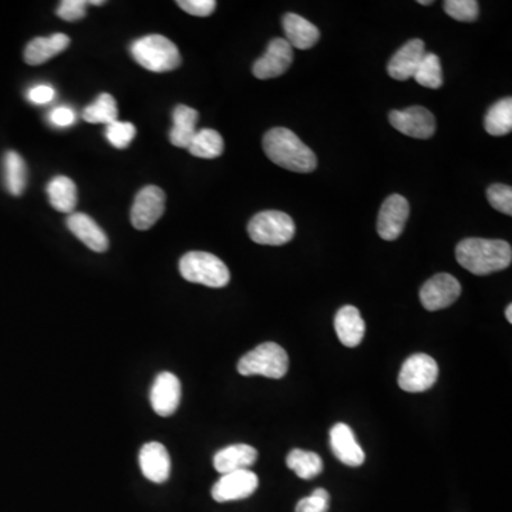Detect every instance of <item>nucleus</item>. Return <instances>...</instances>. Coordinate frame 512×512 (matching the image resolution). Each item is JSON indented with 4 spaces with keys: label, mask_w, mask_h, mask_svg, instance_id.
<instances>
[{
    "label": "nucleus",
    "mask_w": 512,
    "mask_h": 512,
    "mask_svg": "<svg viewBox=\"0 0 512 512\" xmlns=\"http://www.w3.org/2000/svg\"><path fill=\"white\" fill-rule=\"evenodd\" d=\"M455 258L464 270L482 277L507 270L512 262V250L506 241L467 238L457 245Z\"/></svg>",
    "instance_id": "f257e3e1"
},
{
    "label": "nucleus",
    "mask_w": 512,
    "mask_h": 512,
    "mask_svg": "<svg viewBox=\"0 0 512 512\" xmlns=\"http://www.w3.org/2000/svg\"><path fill=\"white\" fill-rule=\"evenodd\" d=\"M268 159L282 169L294 172H312L317 166L316 155L288 128H272L263 137Z\"/></svg>",
    "instance_id": "f03ea898"
},
{
    "label": "nucleus",
    "mask_w": 512,
    "mask_h": 512,
    "mask_svg": "<svg viewBox=\"0 0 512 512\" xmlns=\"http://www.w3.org/2000/svg\"><path fill=\"white\" fill-rule=\"evenodd\" d=\"M130 51L140 66L152 73L176 70L181 64L178 48L161 34H150L135 41Z\"/></svg>",
    "instance_id": "7ed1b4c3"
},
{
    "label": "nucleus",
    "mask_w": 512,
    "mask_h": 512,
    "mask_svg": "<svg viewBox=\"0 0 512 512\" xmlns=\"http://www.w3.org/2000/svg\"><path fill=\"white\" fill-rule=\"evenodd\" d=\"M179 273L188 282L201 283L209 288L226 287L231 279L230 270L218 256L199 251L182 256Z\"/></svg>",
    "instance_id": "20e7f679"
},
{
    "label": "nucleus",
    "mask_w": 512,
    "mask_h": 512,
    "mask_svg": "<svg viewBox=\"0 0 512 512\" xmlns=\"http://www.w3.org/2000/svg\"><path fill=\"white\" fill-rule=\"evenodd\" d=\"M289 369V358L283 347L273 342L260 344L241 358L238 371L242 376H265L282 379Z\"/></svg>",
    "instance_id": "39448f33"
},
{
    "label": "nucleus",
    "mask_w": 512,
    "mask_h": 512,
    "mask_svg": "<svg viewBox=\"0 0 512 512\" xmlns=\"http://www.w3.org/2000/svg\"><path fill=\"white\" fill-rule=\"evenodd\" d=\"M295 231L294 219L280 211H262L248 224L251 240L260 245H285L294 240Z\"/></svg>",
    "instance_id": "423d86ee"
},
{
    "label": "nucleus",
    "mask_w": 512,
    "mask_h": 512,
    "mask_svg": "<svg viewBox=\"0 0 512 512\" xmlns=\"http://www.w3.org/2000/svg\"><path fill=\"white\" fill-rule=\"evenodd\" d=\"M438 379V364L425 353L413 354L401 366L398 386L407 393H423L432 389Z\"/></svg>",
    "instance_id": "0eeeda50"
},
{
    "label": "nucleus",
    "mask_w": 512,
    "mask_h": 512,
    "mask_svg": "<svg viewBox=\"0 0 512 512\" xmlns=\"http://www.w3.org/2000/svg\"><path fill=\"white\" fill-rule=\"evenodd\" d=\"M166 209V194L160 187L140 189L132 206V224L135 230L147 231L161 218Z\"/></svg>",
    "instance_id": "6e6552de"
},
{
    "label": "nucleus",
    "mask_w": 512,
    "mask_h": 512,
    "mask_svg": "<svg viewBox=\"0 0 512 512\" xmlns=\"http://www.w3.org/2000/svg\"><path fill=\"white\" fill-rule=\"evenodd\" d=\"M389 122L401 134L413 139L427 140L435 133V117L422 105H413L406 110H393Z\"/></svg>",
    "instance_id": "1a4fd4ad"
},
{
    "label": "nucleus",
    "mask_w": 512,
    "mask_h": 512,
    "mask_svg": "<svg viewBox=\"0 0 512 512\" xmlns=\"http://www.w3.org/2000/svg\"><path fill=\"white\" fill-rule=\"evenodd\" d=\"M462 295V285L450 273H438L430 278L420 289V300L430 312L452 306Z\"/></svg>",
    "instance_id": "9d476101"
},
{
    "label": "nucleus",
    "mask_w": 512,
    "mask_h": 512,
    "mask_svg": "<svg viewBox=\"0 0 512 512\" xmlns=\"http://www.w3.org/2000/svg\"><path fill=\"white\" fill-rule=\"evenodd\" d=\"M258 486L260 479L255 472L241 470L224 474L213 487L211 496L216 502L240 501L252 496Z\"/></svg>",
    "instance_id": "9b49d317"
},
{
    "label": "nucleus",
    "mask_w": 512,
    "mask_h": 512,
    "mask_svg": "<svg viewBox=\"0 0 512 512\" xmlns=\"http://www.w3.org/2000/svg\"><path fill=\"white\" fill-rule=\"evenodd\" d=\"M294 61V49L285 39H273L262 58L253 63V76L261 80L282 76Z\"/></svg>",
    "instance_id": "f8f14e48"
},
{
    "label": "nucleus",
    "mask_w": 512,
    "mask_h": 512,
    "mask_svg": "<svg viewBox=\"0 0 512 512\" xmlns=\"http://www.w3.org/2000/svg\"><path fill=\"white\" fill-rule=\"evenodd\" d=\"M410 215V206L405 197L393 194L384 201L378 218V233L381 240H398L405 231L406 223Z\"/></svg>",
    "instance_id": "ddd939ff"
},
{
    "label": "nucleus",
    "mask_w": 512,
    "mask_h": 512,
    "mask_svg": "<svg viewBox=\"0 0 512 512\" xmlns=\"http://www.w3.org/2000/svg\"><path fill=\"white\" fill-rule=\"evenodd\" d=\"M150 401L157 415L169 417L176 413L181 401V383L176 374L162 371L152 383Z\"/></svg>",
    "instance_id": "4468645a"
},
{
    "label": "nucleus",
    "mask_w": 512,
    "mask_h": 512,
    "mask_svg": "<svg viewBox=\"0 0 512 512\" xmlns=\"http://www.w3.org/2000/svg\"><path fill=\"white\" fill-rule=\"evenodd\" d=\"M139 462L142 475L154 484H164L169 479L171 459L161 443L151 442L142 445Z\"/></svg>",
    "instance_id": "2eb2a0df"
},
{
    "label": "nucleus",
    "mask_w": 512,
    "mask_h": 512,
    "mask_svg": "<svg viewBox=\"0 0 512 512\" xmlns=\"http://www.w3.org/2000/svg\"><path fill=\"white\" fill-rule=\"evenodd\" d=\"M425 53L427 51H425V41L420 39L407 41L403 48L396 51L395 56L389 61V76L400 81L415 78L418 64L422 63Z\"/></svg>",
    "instance_id": "dca6fc26"
},
{
    "label": "nucleus",
    "mask_w": 512,
    "mask_h": 512,
    "mask_svg": "<svg viewBox=\"0 0 512 512\" xmlns=\"http://www.w3.org/2000/svg\"><path fill=\"white\" fill-rule=\"evenodd\" d=\"M331 447L336 459L349 467H361L366 459L352 428L343 423H337L332 427Z\"/></svg>",
    "instance_id": "f3484780"
},
{
    "label": "nucleus",
    "mask_w": 512,
    "mask_h": 512,
    "mask_svg": "<svg viewBox=\"0 0 512 512\" xmlns=\"http://www.w3.org/2000/svg\"><path fill=\"white\" fill-rule=\"evenodd\" d=\"M69 230L95 252H105L108 250V238L105 231L98 226L95 219L87 214L73 213L68 218Z\"/></svg>",
    "instance_id": "a211bd4d"
},
{
    "label": "nucleus",
    "mask_w": 512,
    "mask_h": 512,
    "mask_svg": "<svg viewBox=\"0 0 512 512\" xmlns=\"http://www.w3.org/2000/svg\"><path fill=\"white\" fill-rule=\"evenodd\" d=\"M334 331L342 344L346 347H358L366 332V324L358 307L346 305L337 310L334 316Z\"/></svg>",
    "instance_id": "6ab92c4d"
},
{
    "label": "nucleus",
    "mask_w": 512,
    "mask_h": 512,
    "mask_svg": "<svg viewBox=\"0 0 512 512\" xmlns=\"http://www.w3.org/2000/svg\"><path fill=\"white\" fill-rule=\"evenodd\" d=\"M258 460V452L252 445L233 444L219 450L214 455V467L219 474L250 470Z\"/></svg>",
    "instance_id": "aec40b11"
},
{
    "label": "nucleus",
    "mask_w": 512,
    "mask_h": 512,
    "mask_svg": "<svg viewBox=\"0 0 512 512\" xmlns=\"http://www.w3.org/2000/svg\"><path fill=\"white\" fill-rule=\"evenodd\" d=\"M283 31L287 34L285 41L292 46V49L307 50L314 48L319 41L320 32L314 23H310L305 17L299 14H287L282 19Z\"/></svg>",
    "instance_id": "412c9836"
},
{
    "label": "nucleus",
    "mask_w": 512,
    "mask_h": 512,
    "mask_svg": "<svg viewBox=\"0 0 512 512\" xmlns=\"http://www.w3.org/2000/svg\"><path fill=\"white\" fill-rule=\"evenodd\" d=\"M69 44L70 39L63 33H54L49 38L33 39L24 49V60L31 66H39L66 50Z\"/></svg>",
    "instance_id": "4be33fe9"
},
{
    "label": "nucleus",
    "mask_w": 512,
    "mask_h": 512,
    "mask_svg": "<svg viewBox=\"0 0 512 512\" xmlns=\"http://www.w3.org/2000/svg\"><path fill=\"white\" fill-rule=\"evenodd\" d=\"M174 127L169 132L171 144L179 149H188L189 142L194 139L198 123V112L188 105H177L172 112Z\"/></svg>",
    "instance_id": "5701e85b"
},
{
    "label": "nucleus",
    "mask_w": 512,
    "mask_h": 512,
    "mask_svg": "<svg viewBox=\"0 0 512 512\" xmlns=\"http://www.w3.org/2000/svg\"><path fill=\"white\" fill-rule=\"evenodd\" d=\"M48 196L51 206L59 213L73 214L78 206V188L69 177H54L48 184Z\"/></svg>",
    "instance_id": "b1692460"
},
{
    "label": "nucleus",
    "mask_w": 512,
    "mask_h": 512,
    "mask_svg": "<svg viewBox=\"0 0 512 512\" xmlns=\"http://www.w3.org/2000/svg\"><path fill=\"white\" fill-rule=\"evenodd\" d=\"M5 187L12 196L23 194L27 184L26 162L16 151H7L4 159Z\"/></svg>",
    "instance_id": "393cba45"
},
{
    "label": "nucleus",
    "mask_w": 512,
    "mask_h": 512,
    "mask_svg": "<svg viewBox=\"0 0 512 512\" xmlns=\"http://www.w3.org/2000/svg\"><path fill=\"white\" fill-rule=\"evenodd\" d=\"M187 150L198 159H216L224 152V140L215 130L203 128L196 133Z\"/></svg>",
    "instance_id": "a878e982"
},
{
    "label": "nucleus",
    "mask_w": 512,
    "mask_h": 512,
    "mask_svg": "<svg viewBox=\"0 0 512 512\" xmlns=\"http://www.w3.org/2000/svg\"><path fill=\"white\" fill-rule=\"evenodd\" d=\"M287 465L302 480H312L324 471V462L316 453L295 448L288 454Z\"/></svg>",
    "instance_id": "bb28decb"
},
{
    "label": "nucleus",
    "mask_w": 512,
    "mask_h": 512,
    "mask_svg": "<svg viewBox=\"0 0 512 512\" xmlns=\"http://www.w3.org/2000/svg\"><path fill=\"white\" fill-rule=\"evenodd\" d=\"M484 127L489 134L501 137L509 134L512 130V100L502 98L492 105L484 118Z\"/></svg>",
    "instance_id": "cd10ccee"
},
{
    "label": "nucleus",
    "mask_w": 512,
    "mask_h": 512,
    "mask_svg": "<svg viewBox=\"0 0 512 512\" xmlns=\"http://www.w3.org/2000/svg\"><path fill=\"white\" fill-rule=\"evenodd\" d=\"M118 110L114 97L107 93L98 96L93 105H87L83 112V118L90 124H112L117 122Z\"/></svg>",
    "instance_id": "c85d7f7f"
},
{
    "label": "nucleus",
    "mask_w": 512,
    "mask_h": 512,
    "mask_svg": "<svg viewBox=\"0 0 512 512\" xmlns=\"http://www.w3.org/2000/svg\"><path fill=\"white\" fill-rule=\"evenodd\" d=\"M416 81L423 87L440 88L443 86L442 63L437 54L425 53L422 63L418 64L415 75Z\"/></svg>",
    "instance_id": "c756f323"
},
{
    "label": "nucleus",
    "mask_w": 512,
    "mask_h": 512,
    "mask_svg": "<svg viewBox=\"0 0 512 512\" xmlns=\"http://www.w3.org/2000/svg\"><path fill=\"white\" fill-rule=\"evenodd\" d=\"M444 11L454 21L474 22L479 19L480 5L475 0H447Z\"/></svg>",
    "instance_id": "7c9ffc66"
},
{
    "label": "nucleus",
    "mask_w": 512,
    "mask_h": 512,
    "mask_svg": "<svg viewBox=\"0 0 512 512\" xmlns=\"http://www.w3.org/2000/svg\"><path fill=\"white\" fill-rule=\"evenodd\" d=\"M134 124L132 123L114 122L112 124L105 125V137L108 142L115 147V149H127L130 142L135 137Z\"/></svg>",
    "instance_id": "2f4dec72"
},
{
    "label": "nucleus",
    "mask_w": 512,
    "mask_h": 512,
    "mask_svg": "<svg viewBox=\"0 0 512 512\" xmlns=\"http://www.w3.org/2000/svg\"><path fill=\"white\" fill-rule=\"evenodd\" d=\"M487 198L492 208L499 213L512 215V189L504 184H494L487 189Z\"/></svg>",
    "instance_id": "473e14b6"
},
{
    "label": "nucleus",
    "mask_w": 512,
    "mask_h": 512,
    "mask_svg": "<svg viewBox=\"0 0 512 512\" xmlns=\"http://www.w3.org/2000/svg\"><path fill=\"white\" fill-rule=\"evenodd\" d=\"M331 496L325 489H315L309 497L297 502L295 512H327Z\"/></svg>",
    "instance_id": "72a5a7b5"
},
{
    "label": "nucleus",
    "mask_w": 512,
    "mask_h": 512,
    "mask_svg": "<svg viewBox=\"0 0 512 512\" xmlns=\"http://www.w3.org/2000/svg\"><path fill=\"white\" fill-rule=\"evenodd\" d=\"M86 0H63L58 7V16L66 22L80 21L86 16Z\"/></svg>",
    "instance_id": "f704fd0d"
},
{
    "label": "nucleus",
    "mask_w": 512,
    "mask_h": 512,
    "mask_svg": "<svg viewBox=\"0 0 512 512\" xmlns=\"http://www.w3.org/2000/svg\"><path fill=\"white\" fill-rule=\"evenodd\" d=\"M177 5L187 14L198 17L213 14L216 7L215 0H178Z\"/></svg>",
    "instance_id": "c9c22d12"
},
{
    "label": "nucleus",
    "mask_w": 512,
    "mask_h": 512,
    "mask_svg": "<svg viewBox=\"0 0 512 512\" xmlns=\"http://www.w3.org/2000/svg\"><path fill=\"white\" fill-rule=\"evenodd\" d=\"M56 91L51 86L38 85L27 90V100L33 105H48L53 100Z\"/></svg>",
    "instance_id": "e433bc0d"
},
{
    "label": "nucleus",
    "mask_w": 512,
    "mask_h": 512,
    "mask_svg": "<svg viewBox=\"0 0 512 512\" xmlns=\"http://www.w3.org/2000/svg\"><path fill=\"white\" fill-rule=\"evenodd\" d=\"M49 120L56 127L66 128L75 124L76 114L71 108L61 105V107H56L51 110L50 114H49Z\"/></svg>",
    "instance_id": "4c0bfd02"
},
{
    "label": "nucleus",
    "mask_w": 512,
    "mask_h": 512,
    "mask_svg": "<svg viewBox=\"0 0 512 512\" xmlns=\"http://www.w3.org/2000/svg\"><path fill=\"white\" fill-rule=\"evenodd\" d=\"M506 317L509 324H512V305H508V306H507Z\"/></svg>",
    "instance_id": "58836bf2"
},
{
    "label": "nucleus",
    "mask_w": 512,
    "mask_h": 512,
    "mask_svg": "<svg viewBox=\"0 0 512 512\" xmlns=\"http://www.w3.org/2000/svg\"><path fill=\"white\" fill-rule=\"evenodd\" d=\"M87 4L96 5V6H98V5H105V2H103V0H90V2H87Z\"/></svg>",
    "instance_id": "ea45409f"
},
{
    "label": "nucleus",
    "mask_w": 512,
    "mask_h": 512,
    "mask_svg": "<svg viewBox=\"0 0 512 512\" xmlns=\"http://www.w3.org/2000/svg\"><path fill=\"white\" fill-rule=\"evenodd\" d=\"M418 4L425 5V6H428V5H432L433 2H430V0H418Z\"/></svg>",
    "instance_id": "a19ab883"
}]
</instances>
